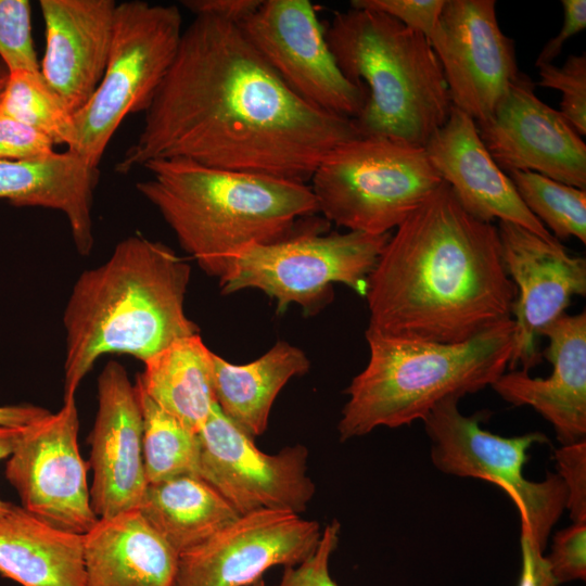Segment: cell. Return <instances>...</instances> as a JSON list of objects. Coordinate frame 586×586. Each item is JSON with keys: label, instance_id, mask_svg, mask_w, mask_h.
<instances>
[{"label": "cell", "instance_id": "1", "mask_svg": "<svg viewBox=\"0 0 586 586\" xmlns=\"http://www.w3.org/2000/svg\"><path fill=\"white\" fill-rule=\"evenodd\" d=\"M144 114L117 173L182 158L306 183L334 148L361 137L354 119L295 94L240 24L206 14L183 29Z\"/></svg>", "mask_w": 586, "mask_h": 586}, {"label": "cell", "instance_id": "2", "mask_svg": "<svg viewBox=\"0 0 586 586\" xmlns=\"http://www.w3.org/2000/svg\"><path fill=\"white\" fill-rule=\"evenodd\" d=\"M365 296L367 330L457 344L511 319L517 288L497 227L470 215L443 181L391 233Z\"/></svg>", "mask_w": 586, "mask_h": 586}, {"label": "cell", "instance_id": "3", "mask_svg": "<svg viewBox=\"0 0 586 586\" xmlns=\"http://www.w3.org/2000/svg\"><path fill=\"white\" fill-rule=\"evenodd\" d=\"M191 267L167 245L123 239L102 265L76 280L63 314L64 397L97 360L126 354L142 362L174 341L198 334L184 311Z\"/></svg>", "mask_w": 586, "mask_h": 586}, {"label": "cell", "instance_id": "4", "mask_svg": "<svg viewBox=\"0 0 586 586\" xmlns=\"http://www.w3.org/2000/svg\"><path fill=\"white\" fill-rule=\"evenodd\" d=\"M139 193L161 214L184 252L219 280L252 244L290 238L318 213L309 186L271 176L208 167L182 160L143 166ZM315 226V225H314Z\"/></svg>", "mask_w": 586, "mask_h": 586}, {"label": "cell", "instance_id": "5", "mask_svg": "<svg viewBox=\"0 0 586 586\" xmlns=\"http://www.w3.org/2000/svg\"><path fill=\"white\" fill-rule=\"evenodd\" d=\"M344 76L366 92L354 119L362 137L424 148L453 107L430 40L382 12H335L324 28Z\"/></svg>", "mask_w": 586, "mask_h": 586}, {"label": "cell", "instance_id": "6", "mask_svg": "<svg viewBox=\"0 0 586 586\" xmlns=\"http://www.w3.org/2000/svg\"><path fill=\"white\" fill-rule=\"evenodd\" d=\"M513 331L511 318L468 341L441 344L366 330L369 360L345 391L340 440L423 420L442 400L492 385L509 365Z\"/></svg>", "mask_w": 586, "mask_h": 586}, {"label": "cell", "instance_id": "7", "mask_svg": "<svg viewBox=\"0 0 586 586\" xmlns=\"http://www.w3.org/2000/svg\"><path fill=\"white\" fill-rule=\"evenodd\" d=\"M310 180L326 220L374 235L391 233L443 182L424 148L362 136L334 148Z\"/></svg>", "mask_w": 586, "mask_h": 586}, {"label": "cell", "instance_id": "8", "mask_svg": "<svg viewBox=\"0 0 586 586\" xmlns=\"http://www.w3.org/2000/svg\"><path fill=\"white\" fill-rule=\"evenodd\" d=\"M182 31L176 5L141 0L116 5L103 76L88 102L74 113V138L67 150L99 167L123 120L150 106L171 66Z\"/></svg>", "mask_w": 586, "mask_h": 586}, {"label": "cell", "instance_id": "9", "mask_svg": "<svg viewBox=\"0 0 586 586\" xmlns=\"http://www.w3.org/2000/svg\"><path fill=\"white\" fill-rule=\"evenodd\" d=\"M328 227L316 225L277 242L246 246L219 280L221 292L258 289L277 301L278 311L294 303L306 315L331 302L334 283L365 296L368 278L392 232L323 234Z\"/></svg>", "mask_w": 586, "mask_h": 586}, {"label": "cell", "instance_id": "10", "mask_svg": "<svg viewBox=\"0 0 586 586\" xmlns=\"http://www.w3.org/2000/svg\"><path fill=\"white\" fill-rule=\"evenodd\" d=\"M458 398L438 403L422 420L431 440V459L442 472L475 477L504 489L518 508L521 536L545 549L549 533L566 506L568 492L559 474L548 473L542 482L523 475L534 444L548 442L540 432L504 437L483 430L479 412L463 416Z\"/></svg>", "mask_w": 586, "mask_h": 586}, {"label": "cell", "instance_id": "11", "mask_svg": "<svg viewBox=\"0 0 586 586\" xmlns=\"http://www.w3.org/2000/svg\"><path fill=\"white\" fill-rule=\"evenodd\" d=\"M78 429L75 397L63 399L56 413L24 428L8 457L5 477L25 510L52 527L84 535L99 518L90 504Z\"/></svg>", "mask_w": 586, "mask_h": 586}, {"label": "cell", "instance_id": "12", "mask_svg": "<svg viewBox=\"0 0 586 586\" xmlns=\"http://www.w3.org/2000/svg\"><path fill=\"white\" fill-rule=\"evenodd\" d=\"M282 81L307 103L355 119L366 92L340 69L315 7L307 0H264L240 24Z\"/></svg>", "mask_w": 586, "mask_h": 586}, {"label": "cell", "instance_id": "13", "mask_svg": "<svg viewBox=\"0 0 586 586\" xmlns=\"http://www.w3.org/2000/svg\"><path fill=\"white\" fill-rule=\"evenodd\" d=\"M199 437L198 475L240 515L257 510L296 514L306 510L315 495V484L307 474L306 447L297 444L266 454L217 405Z\"/></svg>", "mask_w": 586, "mask_h": 586}, {"label": "cell", "instance_id": "14", "mask_svg": "<svg viewBox=\"0 0 586 586\" xmlns=\"http://www.w3.org/2000/svg\"><path fill=\"white\" fill-rule=\"evenodd\" d=\"M453 106L487 119L520 71L513 40L500 29L495 0H446L429 38Z\"/></svg>", "mask_w": 586, "mask_h": 586}, {"label": "cell", "instance_id": "15", "mask_svg": "<svg viewBox=\"0 0 586 586\" xmlns=\"http://www.w3.org/2000/svg\"><path fill=\"white\" fill-rule=\"evenodd\" d=\"M315 520L281 510L241 514L199 546L179 555L177 586H250L272 566H295L316 549Z\"/></svg>", "mask_w": 586, "mask_h": 586}, {"label": "cell", "instance_id": "16", "mask_svg": "<svg viewBox=\"0 0 586 586\" xmlns=\"http://www.w3.org/2000/svg\"><path fill=\"white\" fill-rule=\"evenodd\" d=\"M497 229L502 263L517 288L508 368L528 371L542 359L537 348L542 331L564 314L573 296L586 294V259L519 225L498 221Z\"/></svg>", "mask_w": 586, "mask_h": 586}, {"label": "cell", "instance_id": "17", "mask_svg": "<svg viewBox=\"0 0 586 586\" xmlns=\"http://www.w3.org/2000/svg\"><path fill=\"white\" fill-rule=\"evenodd\" d=\"M535 84L519 73L479 135L504 170L533 171L586 190V144L559 110L544 103Z\"/></svg>", "mask_w": 586, "mask_h": 586}, {"label": "cell", "instance_id": "18", "mask_svg": "<svg viewBox=\"0 0 586 586\" xmlns=\"http://www.w3.org/2000/svg\"><path fill=\"white\" fill-rule=\"evenodd\" d=\"M88 443L93 473L90 504L95 515L137 509L146 486L142 415L137 388L117 361H109L98 378V409Z\"/></svg>", "mask_w": 586, "mask_h": 586}, {"label": "cell", "instance_id": "19", "mask_svg": "<svg viewBox=\"0 0 586 586\" xmlns=\"http://www.w3.org/2000/svg\"><path fill=\"white\" fill-rule=\"evenodd\" d=\"M424 151L470 215L485 222L509 221L547 241H558L524 205L511 179L486 150L475 120L469 115L453 106Z\"/></svg>", "mask_w": 586, "mask_h": 586}, {"label": "cell", "instance_id": "20", "mask_svg": "<svg viewBox=\"0 0 586 586\" xmlns=\"http://www.w3.org/2000/svg\"><path fill=\"white\" fill-rule=\"evenodd\" d=\"M549 340L540 353L551 365L548 378L510 370L491 386L514 406H530L553 428L562 446L586 441V311L562 314L540 333Z\"/></svg>", "mask_w": 586, "mask_h": 586}, {"label": "cell", "instance_id": "21", "mask_svg": "<svg viewBox=\"0 0 586 586\" xmlns=\"http://www.w3.org/2000/svg\"><path fill=\"white\" fill-rule=\"evenodd\" d=\"M114 0H40L46 46L40 73L69 110L97 89L111 50Z\"/></svg>", "mask_w": 586, "mask_h": 586}, {"label": "cell", "instance_id": "22", "mask_svg": "<svg viewBox=\"0 0 586 586\" xmlns=\"http://www.w3.org/2000/svg\"><path fill=\"white\" fill-rule=\"evenodd\" d=\"M98 181L99 167L67 149L34 161L0 158V200L63 214L81 256H88L94 245L92 215Z\"/></svg>", "mask_w": 586, "mask_h": 586}, {"label": "cell", "instance_id": "23", "mask_svg": "<svg viewBox=\"0 0 586 586\" xmlns=\"http://www.w3.org/2000/svg\"><path fill=\"white\" fill-rule=\"evenodd\" d=\"M82 557L86 586H177L178 552L138 509L99 518Z\"/></svg>", "mask_w": 586, "mask_h": 586}, {"label": "cell", "instance_id": "24", "mask_svg": "<svg viewBox=\"0 0 586 586\" xmlns=\"http://www.w3.org/2000/svg\"><path fill=\"white\" fill-rule=\"evenodd\" d=\"M0 574L22 586H86L82 535L12 504L0 514Z\"/></svg>", "mask_w": 586, "mask_h": 586}, {"label": "cell", "instance_id": "25", "mask_svg": "<svg viewBox=\"0 0 586 586\" xmlns=\"http://www.w3.org/2000/svg\"><path fill=\"white\" fill-rule=\"evenodd\" d=\"M214 355L199 333L178 339L143 362L136 385L199 433L217 405Z\"/></svg>", "mask_w": 586, "mask_h": 586}, {"label": "cell", "instance_id": "26", "mask_svg": "<svg viewBox=\"0 0 586 586\" xmlns=\"http://www.w3.org/2000/svg\"><path fill=\"white\" fill-rule=\"evenodd\" d=\"M305 353L278 342L263 356L245 365L230 364L214 355L215 396L220 411L253 440L267 426L272 404L294 377L306 373Z\"/></svg>", "mask_w": 586, "mask_h": 586}, {"label": "cell", "instance_id": "27", "mask_svg": "<svg viewBox=\"0 0 586 586\" xmlns=\"http://www.w3.org/2000/svg\"><path fill=\"white\" fill-rule=\"evenodd\" d=\"M137 509L178 555L199 546L240 517L196 474L146 484Z\"/></svg>", "mask_w": 586, "mask_h": 586}, {"label": "cell", "instance_id": "28", "mask_svg": "<svg viewBox=\"0 0 586 586\" xmlns=\"http://www.w3.org/2000/svg\"><path fill=\"white\" fill-rule=\"evenodd\" d=\"M142 415V456L146 484L196 474L199 433L166 412L137 385Z\"/></svg>", "mask_w": 586, "mask_h": 586}, {"label": "cell", "instance_id": "29", "mask_svg": "<svg viewBox=\"0 0 586 586\" xmlns=\"http://www.w3.org/2000/svg\"><path fill=\"white\" fill-rule=\"evenodd\" d=\"M0 114L36 128L54 144L68 148L73 141L74 113L40 71L9 73L0 94Z\"/></svg>", "mask_w": 586, "mask_h": 586}, {"label": "cell", "instance_id": "30", "mask_svg": "<svg viewBox=\"0 0 586 586\" xmlns=\"http://www.w3.org/2000/svg\"><path fill=\"white\" fill-rule=\"evenodd\" d=\"M527 209L560 240L586 243V190L533 171L508 173Z\"/></svg>", "mask_w": 586, "mask_h": 586}, {"label": "cell", "instance_id": "31", "mask_svg": "<svg viewBox=\"0 0 586 586\" xmlns=\"http://www.w3.org/2000/svg\"><path fill=\"white\" fill-rule=\"evenodd\" d=\"M0 61L9 73L40 71L27 0H0Z\"/></svg>", "mask_w": 586, "mask_h": 586}, {"label": "cell", "instance_id": "32", "mask_svg": "<svg viewBox=\"0 0 586 586\" xmlns=\"http://www.w3.org/2000/svg\"><path fill=\"white\" fill-rule=\"evenodd\" d=\"M537 86L561 92L559 112L581 135H586V55H570L562 66L539 64Z\"/></svg>", "mask_w": 586, "mask_h": 586}, {"label": "cell", "instance_id": "33", "mask_svg": "<svg viewBox=\"0 0 586 586\" xmlns=\"http://www.w3.org/2000/svg\"><path fill=\"white\" fill-rule=\"evenodd\" d=\"M557 584L586 578V521L559 531L546 557Z\"/></svg>", "mask_w": 586, "mask_h": 586}, {"label": "cell", "instance_id": "34", "mask_svg": "<svg viewBox=\"0 0 586 586\" xmlns=\"http://www.w3.org/2000/svg\"><path fill=\"white\" fill-rule=\"evenodd\" d=\"M341 525L334 520L321 533L314 552L302 563L284 568L277 586H337L329 572V560L339 544Z\"/></svg>", "mask_w": 586, "mask_h": 586}, {"label": "cell", "instance_id": "35", "mask_svg": "<svg viewBox=\"0 0 586 586\" xmlns=\"http://www.w3.org/2000/svg\"><path fill=\"white\" fill-rule=\"evenodd\" d=\"M446 0H353L352 8L382 12L404 26L431 37Z\"/></svg>", "mask_w": 586, "mask_h": 586}, {"label": "cell", "instance_id": "36", "mask_svg": "<svg viewBox=\"0 0 586 586\" xmlns=\"http://www.w3.org/2000/svg\"><path fill=\"white\" fill-rule=\"evenodd\" d=\"M53 141L43 132L15 118L0 114V158L34 161L54 151Z\"/></svg>", "mask_w": 586, "mask_h": 586}, {"label": "cell", "instance_id": "37", "mask_svg": "<svg viewBox=\"0 0 586 586\" xmlns=\"http://www.w3.org/2000/svg\"><path fill=\"white\" fill-rule=\"evenodd\" d=\"M555 458L566 492V506L574 522L586 521V441L561 446Z\"/></svg>", "mask_w": 586, "mask_h": 586}, {"label": "cell", "instance_id": "38", "mask_svg": "<svg viewBox=\"0 0 586 586\" xmlns=\"http://www.w3.org/2000/svg\"><path fill=\"white\" fill-rule=\"evenodd\" d=\"M563 24L559 34L551 38L539 52L535 65L552 63L560 54L565 41L586 27V1L562 0Z\"/></svg>", "mask_w": 586, "mask_h": 586}, {"label": "cell", "instance_id": "39", "mask_svg": "<svg viewBox=\"0 0 586 586\" xmlns=\"http://www.w3.org/2000/svg\"><path fill=\"white\" fill-rule=\"evenodd\" d=\"M182 5L193 15L206 14L241 24L262 4V0H186Z\"/></svg>", "mask_w": 586, "mask_h": 586}, {"label": "cell", "instance_id": "40", "mask_svg": "<svg viewBox=\"0 0 586 586\" xmlns=\"http://www.w3.org/2000/svg\"><path fill=\"white\" fill-rule=\"evenodd\" d=\"M522 571L519 586H558L544 550L530 539L521 536Z\"/></svg>", "mask_w": 586, "mask_h": 586}, {"label": "cell", "instance_id": "41", "mask_svg": "<svg viewBox=\"0 0 586 586\" xmlns=\"http://www.w3.org/2000/svg\"><path fill=\"white\" fill-rule=\"evenodd\" d=\"M50 413L49 410L35 405L0 406V425L10 428L27 426Z\"/></svg>", "mask_w": 586, "mask_h": 586}, {"label": "cell", "instance_id": "42", "mask_svg": "<svg viewBox=\"0 0 586 586\" xmlns=\"http://www.w3.org/2000/svg\"><path fill=\"white\" fill-rule=\"evenodd\" d=\"M23 428H10L0 425V460L8 458L20 441ZM11 502L0 499V514L7 512Z\"/></svg>", "mask_w": 586, "mask_h": 586}, {"label": "cell", "instance_id": "43", "mask_svg": "<svg viewBox=\"0 0 586 586\" xmlns=\"http://www.w3.org/2000/svg\"><path fill=\"white\" fill-rule=\"evenodd\" d=\"M9 77V71L4 66V64L0 61V94L7 84Z\"/></svg>", "mask_w": 586, "mask_h": 586}, {"label": "cell", "instance_id": "44", "mask_svg": "<svg viewBox=\"0 0 586 586\" xmlns=\"http://www.w3.org/2000/svg\"><path fill=\"white\" fill-rule=\"evenodd\" d=\"M250 586H265V582L263 578H260L259 581H257L256 583L250 585Z\"/></svg>", "mask_w": 586, "mask_h": 586}]
</instances>
